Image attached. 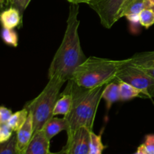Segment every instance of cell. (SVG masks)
I'll list each match as a JSON object with an SVG mask.
<instances>
[{
  "instance_id": "cell-1",
  "label": "cell",
  "mask_w": 154,
  "mask_h": 154,
  "mask_svg": "<svg viewBox=\"0 0 154 154\" xmlns=\"http://www.w3.org/2000/svg\"><path fill=\"white\" fill-rule=\"evenodd\" d=\"M78 8L77 4H72L69 8L66 32L50 66L48 79L57 78L64 82L69 81L77 68L87 59L82 51L78 35Z\"/></svg>"
},
{
  "instance_id": "cell-2",
  "label": "cell",
  "mask_w": 154,
  "mask_h": 154,
  "mask_svg": "<svg viewBox=\"0 0 154 154\" xmlns=\"http://www.w3.org/2000/svg\"><path fill=\"white\" fill-rule=\"evenodd\" d=\"M106 85L87 89L78 86L69 80L67 90L65 92L72 96V105L70 111L64 116L68 122V137L70 136L78 128L86 127L93 131V123L99 102L102 99V93Z\"/></svg>"
},
{
  "instance_id": "cell-3",
  "label": "cell",
  "mask_w": 154,
  "mask_h": 154,
  "mask_svg": "<svg viewBox=\"0 0 154 154\" xmlns=\"http://www.w3.org/2000/svg\"><path fill=\"white\" fill-rule=\"evenodd\" d=\"M125 61L90 57L77 68L70 80L87 89L106 85L115 79Z\"/></svg>"
},
{
  "instance_id": "cell-4",
  "label": "cell",
  "mask_w": 154,
  "mask_h": 154,
  "mask_svg": "<svg viewBox=\"0 0 154 154\" xmlns=\"http://www.w3.org/2000/svg\"><path fill=\"white\" fill-rule=\"evenodd\" d=\"M64 83L57 78H50L42 93L25 106L32 114L34 132L42 130L45 123L54 117V107Z\"/></svg>"
},
{
  "instance_id": "cell-5",
  "label": "cell",
  "mask_w": 154,
  "mask_h": 154,
  "mask_svg": "<svg viewBox=\"0 0 154 154\" xmlns=\"http://www.w3.org/2000/svg\"><path fill=\"white\" fill-rule=\"evenodd\" d=\"M119 81L128 83L142 93L144 98L154 97V78L137 66L131 64L126 59L116 75Z\"/></svg>"
},
{
  "instance_id": "cell-6",
  "label": "cell",
  "mask_w": 154,
  "mask_h": 154,
  "mask_svg": "<svg viewBox=\"0 0 154 154\" xmlns=\"http://www.w3.org/2000/svg\"><path fill=\"white\" fill-rule=\"evenodd\" d=\"M128 0H95L88 4L99 17L102 25L106 29L123 17V11Z\"/></svg>"
},
{
  "instance_id": "cell-7",
  "label": "cell",
  "mask_w": 154,
  "mask_h": 154,
  "mask_svg": "<svg viewBox=\"0 0 154 154\" xmlns=\"http://www.w3.org/2000/svg\"><path fill=\"white\" fill-rule=\"evenodd\" d=\"M90 131L86 127H80L68 137L67 143L60 154H89Z\"/></svg>"
},
{
  "instance_id": "cell-8",
  "label": "cell",
  "mask_w": 154,
  "mask_h": 154,
  "mask_svg": "<svg viewBox=\"0 0 154 154\" xmlns=\"http://www.w3.org/2000/svg\"><path fill=\"white\" fill-rule=\"evenodd\" d=\"M33 132H34V130H33L32 114L30 111H29V115L26 122L20 128L19 130L16 132L17 149L18 153H23L32 138Z\"/></svg>"
},
{
  "instance_id": "cell-9",
  "label": "cell",
  "mask_w": 154,
  "mask_h": 154,
  "mask_svg": "<svg viewBox=\"0 0 154 154\" xmlns=\"http://www.w3.org/2000/svg\"><path fill=\"white\" fill-rule=\"evenodd\" d=\"M23 154H54L50 150V140L46 137L43 130L34 132Z\"/></svg>"
},
{
  "instance_id": "cell-10",
  "label": "cell",
  "mask_w": 154,
  "mask_h": 154,
  "mask_svg": "<svg viewBox=\"0 0 154 154\" xmlns=\"http://www.w3.org/2000/svg\"><path fill=\"white\" fill-rule=\"evenodd\" d=\"M129 61L154 78V51L135 54Z\"/></svg>"
},
{
  "instance_id": "cell-11",
  "label": "cell",
  "mask_w": 154,
  "mask_h": 154,
  "mask_svg": "<svg viewBox=\"0 0 154 154\" xmlns=\"http://www.w3.org/2000/svg\"><path fill=\"white\" fill-rule=\"evenodd\" d=\"M68 127H69L68 122L65 117L57 118L53 117L45 123L42 130H43L47 138L51 141V138H54L62 131H67Z\"/></svg>"
},
{
  "instance_id": "cell-12",
  "label": "cell",
  "mask_w": 154,
  "mask_h": 154,
  "mask_svg": "<svg viewBox=\"0 0 154 154\" xmlns=\"http://www.w3.org/2000/svg\"><path fill=\"white\" fill-rule=\"evenodd\" d=\"M22 16L17 8L11 6L0 14V23L3 28L14 29L21 23Z\"/></svg>"
},
{
  "instance_id": "cell-13",
  "label": "cell",
  "mask_w": 154,
  "mask_h": 154,
  "mask_svg": "<svg viewBox=\"0 0 154 154\" xmlns=\"http://www.w3.org/2000/svg\"><path fill=\"white\" fill-rule=\"evenodd\" d=\"M102 99L106 102V108L108 111L117 101L120 100V81L115 79L106 84L102 93Z\"/></svg>"
},
{
  "instance_id": "cell-14",
  "label": "cell",
  "mask_w": 154,
  "mask_h": 154,
  "mask_svg": "<svg viewBox=\"0 0 154 154\" xmlns=\"http://www.w3.org/2000/svg\"><path fill=\"white\" fill-rule=\"evenodd\" d=\"M72 101L73 99H72V94L68 92H64L56 102L53 115L56 116L59 114L64 116L67 115L72 108Z\"/></svg>"
},
{
  "instance_id": "cell-15",
  "label": "cell",
  "mask_w": 154,
  "mask_h": 154,
  "mask_svg": "<svg viewBox=\"0 0 154 154\" xmlns=\"http://www.w3.org/2000/svg\"><path fill=\"white\" fill-rule=\"evenodd\" d=\"M120 101H128L136 97L144 98L139 90L128 83L120 81Z\"/></svg>"
},
{
  "instance_id": "cell-16",
  "label": "cell",
  "mask_w": 154,
  "mask_h": 154,
  "mask_svg": "<svg viewBox=\"0 0 154 154\" xmlns=\"http://www.w3.org/2000/svg\"><path fill=\"white\" fill-rule=\"evenodd\" d=\"M29 115V111L26 108H24L23 109L18 111L17 112L12 114L11 116L10 119L8 121L7 124L8 125L9 127L16 132L17 131L19 130L20 128L23 125L26 120L27 117Z\"/></svg>"
},
{
  "instance_id": "cell-17",
  "label": "cell",
  "mask_w": 154,
  "mask_h": 154,
  "mask_svg": "<svg viewBox=\"0 0 154 154\" xmlns=\"http://www.w3.org/2000/svg\"><path fill=\"white\" fill-rule=\"evenodd\" d=\"M153 5L150 0H134L128 6L123 13V17L128 14L139 15L144 9H150Z\"/></svg>"
},
{
  "instance_id": "cell-18",
  "label": "cell",
  "mask_w": 154,
  "mask_h": 154,
  "mask_svg": "<svg viewBox=\"0 0 154 154\" xmlns=\"http://www.w3.org/2000/svg\"><path fill=\"white\" fill-rule=\"evenodd\" d=\"M102 141V135H96L92 131L90 132V153L89 154H102V151L105 149Z\"/></svg>"
},
{
  "instance_id": "cell-19",
  "label": "cell",
  "mask_w": 154,
  "mask_h": 154,
  "mask_svg": "<svg viewBox=\"0 0 154 154\" xmlns=\"http://www.w3.org/2000/svg\"><path fill=\"white\" fill-rule=\"evenodd\" d=\"M1 38L4 43L12 47H17L18 35L17 33L13 29L2 28L1 31Z\"/></svg>"
},
{
  "instance_id": "cell-20",
  "label": "cell",
  "mask_w": 154,
  "mask_h": 154,
  "mask_svg": "<svg viewBox=\"0 0 154 154\" xmlns=\"http://www.w3.org/2000/svg\"><path fill=\"white\" fill-rule=\"evenodd\" d=\"M0 154H19L17 149L16 133L7 141L0 144Z\"/></svg>"
},
{
  "instance_id": "cell-21",
  "label": "cell",
  "mask_w": 154,
  "mask_h": 154,
  "mask_svg": "<svg viewBox=\"0 0 154 154\" xmlns=\"http://www.w3.org/2000/svg\"><path fill=\"white\" fill-rule=\"evenodd\" d=\"M140 24L148 29L154 24V14L150 9H144L139 14Z\"/></svg>"
},
{
  "instance_id": "cell-22",
  "label": "cell",
  "mask_w": 154,
  "mask_h": 154,
  "mask_svg": "<svg viewBox=\"0 0 154 154\" xmlns=\"http://www.w3.org/2000/svg\"><path fill=\"white\" fill-rule=\"evenodd\" d=\"M14 131L9 127L7 123L0 125V144L7 141L13 135Z\"/></svg>"
},
{
  "instance_id": "cell-23",
  "label": "cell",
  "mask_w": 154,
  "mask_h": 154,
  "mask_svg": "<svg viewBox=\"0 0 154 154\" xmlns=\"http://www.w3.org/2000/svg\"><path fill=\"white\" fill-rule=\"evenodd\" d=\"M30 2H31V0H11L12 7L17 8L22 15Z\"/></svg>"
},
{
  "instance_id": "cell-24",
  "label": "cell",
  "mask_w": 154,
  "mask_h": 154,
  "mask_svg": "<svg viewBox=\"0 0 154 154\" xmlns=\"http://www.w3.org/2000/svg\"><path fill=\"white\" fill-rule=\"evenodd\" d=\"M11 115L12 111L10 109L4 106H0V125L7 123Z\"/></svg>"
},
{
  "instance_id": "cell-25",
  "label": "cell",
  "mask_w": 154,
  "mask_h": 154,
  "mask_svg": "<svg viewBox=\"0 0 154 154\" xmlns=\"http://www.w3.org/2000/svg\"><path fill=\"white\" fill-rule=\"evenodd\" d=\"M143 144L147 153L154 154V135H147Z\"/></svg>"
},
{
  "instance_id": "cell-26",
  "label": "cell",
  "mask_w": 154,
  "mask_h": 154,
  "mask_svg": "<svg viewBox=\"0 0 154 154\" xmlns=\"http://www.w3.org/2000/svg\"><path fill=\"white\" fill-rule=\"evenodd\" d=\"M68 2H69L72 4H80V3H86V4L88 5L89 3L91 2L95 1V0H67Z\"/></svg>"
},
{
  "instance_id": "cell-27",
  "label": "cell",
  "mask_w": 154,
  "mask_h": 154,
  "mask_svg": "<svg viewBox=\"0 0 154 154\" xmlns=\"http://www.w3.org/2000/svg\"><path fill=\"white\" fill-rule=\"evenodd\" d=\"M134 154H148V153H147V151H146V150H145V147H144V144H142L138 147V149H137V151L135 152Z\"/></svg>"
},
{
  "instance_id": "cell-28",
  "label": "cell",
  "mask_w": 154,
  "mask_h": 154,
  "mask_svg": "<svg viewBox=\"0 0 154 154\" xmlns=\"http://www.w3.org/2000/svg\"><path fill=\"white\" fill-rule=\"evenodd\" d=\"M132 1H134V0H128V1L126 2V4H125V5H124V8H123V13H124V11H125V10H126V8L128 7V6L129 5L131 4V2H132Z\"/></svg>"
},
{
  "instance_id": "cell-29",
  "label": "cell",
  "mask_w": 154,
  "mask_h": 154,
  "mask_svg": "<svg viewBox=\"0 0 154 154\" xmlns=\"http://www.w3.org/2000/svg\"><path fill=\"white\" fill-rule=\"evenodd\" d=\"M150 9L153 12V14H154V3H153V5H151V7H150Z\"/></svg>"
},
{
  "instance_id": "cell-30",
  "label": "cell",
  "mask_w": 154,
  "mask_h": 154,
  "mask_svg": "<svg viewBox=\"0 0 154 154\" xmlns=\"http://www.w3.org/2000/svg\"><path fill=\"white\" fill-rule=\"evenodd\" d=\"M6 0H0V5H2L5 2Z\"/></svg>"
},
{
  "instance_id": "cell-31",
  "label": "cell",
  "mask_w": 154,
  "mask_h": 154,
  "mask_svg": "<svg viewBox=\"0 0 154 154\" xmlns=\"http://www.w3.org/2000/svg\"><path fill=\"white\" fill-rule=\"evenodd\" d=\"M150 1H151L153 3H154V0H150Z\"/></svg>"
},
{
  "instance_id": "cell-32",
  "label": "cell",
  "mask_w": 154,
  "mask_h": 154,
  "mask_svg": "<svg viewBox=\"0 0 154 154\" xmlns=\"http://www.w3.org/2000/svg\"><path fill=\"white\" fill-rule=\"evenodd\" d=\"M58 154H60V153H58Z\"/></svg>"
}]
</instances>
